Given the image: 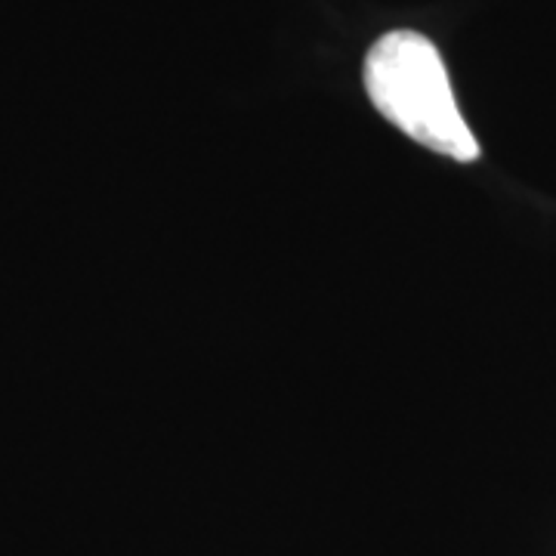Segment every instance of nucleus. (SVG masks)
I'll use <instances>...</instances> for the list:
<instances>
[{"label": "nucleus", "instance_id": "obj_1", "mask_svg": "<svg viewBox=\"0 0 556 556\" xmlns=\"http://www.w3.org/2000/svg\"><path fill=\"white\" fill-rule=\"evenodd\" d=\"M365 90L380 115L417 146L464 164L479 159L477 137L430 38L405 28L383 35L365 56Z\"/></svg>", "mask_w": 556, "mask_h": 556}]
</instances>
